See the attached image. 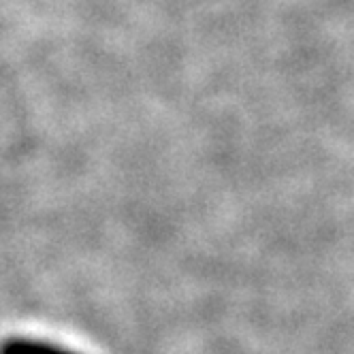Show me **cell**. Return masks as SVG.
I'll return each instance as SVG.
<instances>
[{"instance_id": "obj_1", "label": "cell", "mask_w": 354, "mask_h": 354, "mask_svg": "<svg viewBox=\"0 0 354 354\" xmlns=\"http://www.w3.org/2000/svg\"><path fill=\"white\" fill-rule=\"evenodd\" d=\"M0 354H82V352L47 339L15 335L0 342Z\"/></svg>"}]
</instances>
